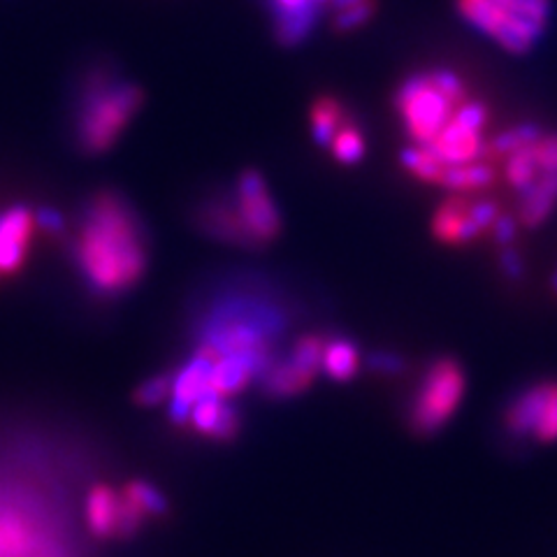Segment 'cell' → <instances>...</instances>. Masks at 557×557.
<instances>
[{
  "mask_svg": "<svg viewBox=\"0 0 557 557\" xmlns=\"http://www.w3.org/2000/svg\"><path fill=\"white\" fill-rule=\"evenodd\" d=\"M493 151L520 228L544 225L557 209V131L516 124L495 133Z\"/></svg>",
  "mask_w": 557,
  "mask_h": 557,
  "instance_id": "3",
  "label": "cell"
},
{
  "mask_svg": "<svg viewBox=\"0 0 557 557\" xmlns=\"http://www.w3.org/2000/svg\"><path fill=\"white\" fill-rule=\"evenodd\" d=\"M235 205V212L239 223L247 235L249 247H260V244H270L282 228V219L274 207V200L263 182V177L256 170H247L239 177L235 196L231 198Z\"/></svg>",
  "mask_w": 557,
  "mask_h": 557,
  "instance_id": "9",
  "label": "cell"
},
{
  "mask_svg": "<svg viewBox=\"0 0 557 557\" xmlns=\"http://www.w3.org/2000/svg\"><path fill=\"white\" fill-rule=\"evenodd\" d=\"M348 116H351V112H348L337 98L321 96L317 102H313V108H311V133H313V139H317L321 147L327 149L330 143H333V137L344 126V121Z\"/></svg>",
  "mask_w": 557,
  "mask_h": 557,
  "instance_id": "17",
  "label": "cell"
},
{
  "mask_svg": "<svg viewBox=\"0 0 557 557\" xmlns=\"http://www.w3.org/2000/svg\"><path fill=\"white\" fill-rule=\"evenodd\" d=\"M168 513V499L151 483L133 481L119 491V513H116V536L133 539L145 528L149 518H163Z\"/></svg>",
  "mask_w": 557,
  "mask_h": 557,
  "instance_id": "11",
  "label": "cell"
},
{
  "mask_svg": "<svg viewBox=\"0 0 557 557\" xmlns=\"http://www.w3.org/2000/svg\"><path fill=\"white\" fill-rule=\"evenodd\" d=\"M460 22L509 57H528L542 45L555 0H453Z\"/></svg>",
  "mask_w": 557,
  "mask_h": 557,
  "instance_id": "4",
  "label": "cell"
},
{
  "mask_svg": "<svg viewBox=\"0 0 557 557\" xmlns=\"http://www.w3.org/2000/svg\"><path fill=\"white\" fill-rule=\"evenodd\" d=\"M77 272L98 298L128 293L147 270V231L133 205L114 194H100L86 205L73 242Z\"/></svg>",
  "mask_w": 557,
  "mask_h": 557,
  "instance_id": "2",
  "label": "cell"
},
{
  "mask_svg": "<svg viewBox=\"0 0 557 557\" xmlns=\"http://www.w3.org/2000/svg\"><path fill=\"white\" fill-rule=\"evenodd\" d=\"M200 223H202L205 233H209L221 242H233V244H242V247H249L247 235H244V228H242L239 216L235 212V205L231 198L207 202L202 207Z\"/></svg>",
  "mask_w": 557,
  "mask_h": 557,
  "instance_id": "16",
  "label": "cell"
},
{
  "mask_svg": "<svg viewBox=\"0 0 557 557\" xmlns=\"http://www.w3.org/2000/svg\"><path fill=\"white\" fill-rule=\"evenodd\" d=\"M553 290L557 293V272H555V276H553Z\"/></svg>",
  "mask_w": 557,
  "mask_h": 557,
  "instance_id": "21",
  "label": "cell"
},
{
  "mask_svg": "<svg viewBox=\"0 0 557 557\" xmlns=\"http://www.w3.org/2000/svg\"><path fill=\"white\" fill-rule=\"evenodd\" d=\"M504 428L516 440L557 444V379H542L522 388L504 411Z\"/></svg>",
  "mask_w": 557,
  "mask_h": 557,
  "instance_id": "8",
  "label": "cell"
},
{
  "mask_svg": "<svg viewBox=\"0 0 557 557\" xmlns=\"http://www.w3.org/2000/svg\"><path fill=\"white\" fill-rule=\"evenodd\" d=\"M518 231L516 216L487 194H448L430 221L432 237L444 247H469L487 237L507 249Z\"/></svg>",
  "mask_w": 557,
  "mask_h": 557,
  "instance_id": "5",
  "label": "cell"
},
{
  "mask_svg": "<svg viewBox=\"0 0 557 557\" xmlns=\"http://www.w3.org/2000/svg\"><path fill=\"white\" fill-rule=\"evenodd\" d=\"M35 228L38 219L26 205L10 207L0 214V278H12L24 268Z\"/></svg>",
  "mask_w": 557,
  "mask_h": 557,
  "instance_id": "10",
  "label": "cell"
},
{
  "mask_svg": "<svg viewBox=\"0 0 557 557\" xmlns=\"http://www.w3.org/2000/svg\"><path fill=\"white\" fill-rule=\"evenodd\" d=\"M198 434L214 442H231L239 432V413L228 405V399L216 395H202L190 407L188 421Z\"/></svg>",
  "mask_w": 557,
  "mask_h": 557,
  "instance_id": "12",
  "label": "cell"
},
{
  "mask_svg": "<svg viewBox=\"0 0 557 557\" xmlns=\"http://www.w3.org/2000/svg\"><path fill=\"white\" fill-rule=\"evenodd\" d=\"M467 397V372L453 358H437L425 370L413 393L409 425L413 432L430 437L444 430L460 411Z\"/></svg>",
  "mask_w": 557,
  "mask_h": 557,
  "instance_id": "7",
  "label": "cell"
},
{
  "mask_svg": "<svg viewBox=\"0 0 557 557\" xmlns=\"http://www.w3.org/2000/svg\"><path fill=\"white\" fill-rule=\"evenodd\" d=\"M116 513H119V493L104 483L94 485L84 502V520L89 532L96 539H114Z\"/></svg>",
  "mask_w": 557,
  "mask_h": 557,
  "instance_id": "14",
  "label": "cell"
},
{
  "mask_svg": "<svg viewBox=\"0 0 557 557\" xmlns=\"http://www.w3.org/2000/svg\"><path fill=\"white\" fill-rule=\"evenodd\" d=\"M333 151L335 159L342 165H358L364 159V151H368V139H364L362 128L356 124L354 116L344 121V126L333 137V143L327 147Z\"/></svg>",
  "mask_w": 557,
  "mask_h": 557,
  "instance_id": "19",
  "label": "cell"
},
{
  "mask_svg": "<svg viewBox=\"0 0 557 557\" xmlns=\"http://www.w3.org/2000/svg\"><path fill=\"white\" fill-rule=\"evenodd\" d=\"M265 376V391L272 397H293L311 386L313 376L317 372L309 370L307 364H302L293 354L282 360V362H272Z\"/></svg>",
  "mask_w": 557,
  "mask_h": 557,
  "instance_id": "15",
  "label": "cell"
},
{
  "mask_svg": "<svg viewBox=\"0 0 557 557\" xmlns=\"http://www.w3.org/2000/svg\"><path fill=\"white\" fill-rule=\"evenodd\" d=\"M276 20V38L282 45H298L319 20L317 0H270Z\"/></svg>",
  "mask_w": 557,
  "mask_h": 557,
  "instance_id": "13",
  "label": "cell"
},
{
  "mask_svg": "<svg viewBox=\"0 0 557 557\" xmlns=\"http://www.w3.org/2000/svg\"><path fill=\"white\" fill-rule=\"evenodd\" d=\"M321 368L327 372L330 379L335 381H348L354 379L360 370V351L354 342L344 337L330 339L323 346V360Z\"/></svg>",
  "mask_w": 557,
  "mask_h": 557,
  "instance_id": "18",
  "label": "cell"
},
{
  "mask_svg": "<svg viewBox=\"0 0 557 557\" xmlns=\"http://www.w3.org/2000/svg\"><path fill=\"white\" fill-rule=\"evenodd\" d=\"M145 94L131 82L110 75H94L84 86L77 116L79 147L89 153L108 151L131 119L143 108Z\"/></svg>",
  "mask_w": 557,
  "mask_h": 557,
  "instance_id": "6",
  "label": "cell"
},
{
  "mask_svg": "<svg viewBox=\"0 0 557 557\" xmlns=\"http://www.w3.org/2000/svg\"><path fill=\"white\" fill-rule=\"evenodd\" d=\"M393 108L407 135L403 168L448 194H491L499 184L493 112L462 73L434 65L397 86Z\"/></svg>",
  "mask_w": 557,
  "mask_h": 557,
  "instance_id": "1",
  "label": "cell"
},
{
  "mask_svg": "<svg viewBox=\"0 0 557 557\" xmlns=\"http://www.w3.org/2000/svg\"><path fill=\"white\" fill-rule=\"evenodd\" d=\"M172 395V374L153 376L135 393V403L143 407H159Z\"/></svg>",
  "mask_w": 557,
  "mask_h": 557,
  "instance_id": "20",
  "label": "cell"
}]
</instances>
